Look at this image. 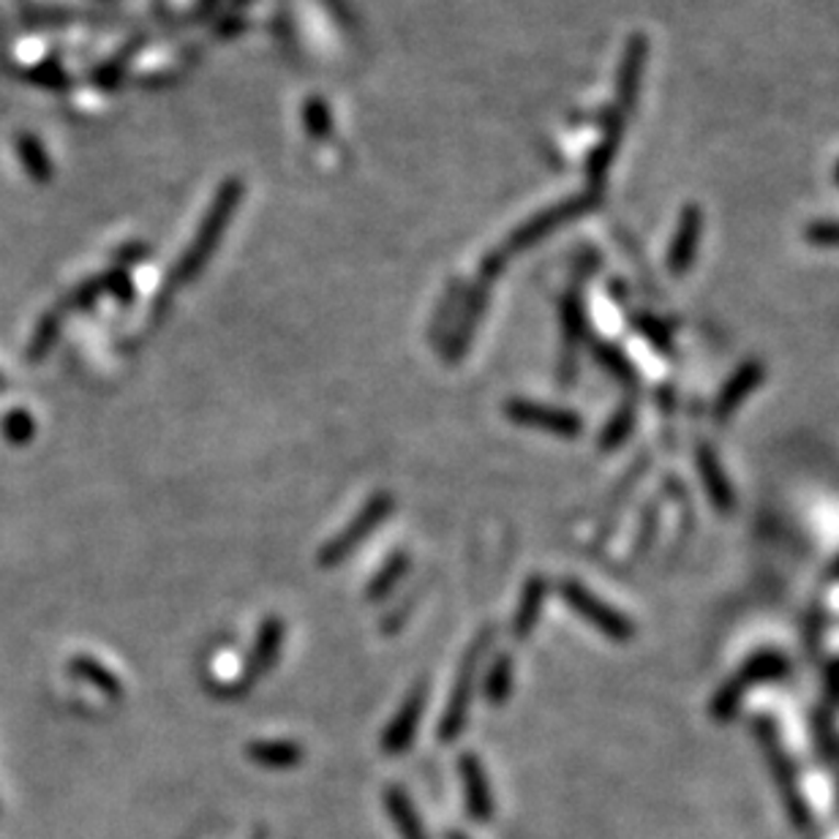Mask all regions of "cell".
<instances>
[{
    "label": "cell",
    "mask_w": 839,
    "mask_h": 839,
    "mask_svg": "<svg viewBox=\"0 0 839 839\" xmlns=\"http://www.w3.org/2000/svg\"><path fill=\"white\" fill-rule=\"evenodd\" d=\"M425 698H428V687H425V681H417L410 696H406V701L401 703L399 712H395V717L390 720L388 731H384V755H404L412 747L425 712Z\"/></svg>",
    "instance_id": "obj_7"
},
{
    "label": "cell",
    "mask_w": 839,
    "mask_h": 839,
    "mask_svg": "<svg viewBox=\"0 0 839 839\" xmlns=\"http://www.w3.org/2000/svg\"><path fill=\"white\" fill-rule=\"evenodd\" d=\"M545 595H548V584L545 578H540V575H535V578H529L524 584L521 600H518V608H516V619H513V635H516L518 641L529 637L531 630L537 628V619H540Z\"/></svg>",
    "instance_id": "obj_14"
},
{
    "label": "cell",
    "mask_w": 839,
    "mask_h": 839,
    "mask_svg": "<svg viewBox=\"0 0 839 839\" xmlns=\"http://www.w3.org/2000/svg\"><path fill=\"white\" fill-rule=\"evenodd\" d=\"M0 430H3V436L11 441V445H25V441L33 436V430H36V425H33V417L27 415V412L14 410L11 415L3 417Z\"/></svg>",
    "instance_id": "obj_24"
},
{
    "label": "cell",
    "mask_w": 839,
    "mask_h": 839,
    "mask_svg": "<svg viewBox=\"0 0 839 839\" xmlns=\"http://www.w3.org/2000/svg\"><path fill=\"white\" fill-rule=\"evenodd\" d=\"M788 674V659L777 652H758L749 657L747 663L738 668V674L723 690L714 696L712 714L717 720H731L742 703V698L752 690L755 685H766V681H777Z\"/></svg>",
    "instance_id": "obj_3"
},
{
    "label": "cell",
    "mask_w": 839,
    "mask_h": 839,
    "mask_svg": "<svg viewBox=\"0 0 839 839\" xmlns=\"http://www.w3.org/2000/svg\"><path fill=\"white\" fill-rule=\"evenodd\" d=\"M393 507H395L393 496L384 494V491L382 494H373L371 499L363 505V510L357 513L355 521L346 524L344 529L333 537V540L324 542L322 551H319V564H322V567H338L341 562H346V559H349L352 553H355L357 548H360L363 542H366L368 537L379 529V526L388 521Z\"/></svg>",
    "instance_id": "obj_2"
},
{
    "label": "cell",
    "mask_w": 839,
    "mask_h": 839,
    "mask_svg": "<svg viewBox=\"0 0 839 839\" xmlns=\"http://www.w3.org/2000/svg\"><path fill=\"white\" fill-rule=\"evenodd\" d=\"M384 807H388L390 820H393V826L399 829L401 839H428L415 804L410 802L404 788L390 785L388 791H384Z\"/></svg>",
    "instance_id": "obj_13"
},
{
    "label": "cell",
    "mask_w": 839,
    "mask_h": 839,
    "mask_svg": "<svg viewBox=\"0 0 839 839\" xmlns=\"http://www.w3.org/2000/svg\"><path fill=\"white\" fill-rule=\"evenodd\" d=\"M835 177H837V183H839V164H837V170H835Z\"/></svg>",
    "instance_id": "obj_32"
},
{
    "label": "cell",
    "mask_w": 839,
    "mask_h": 839,
    "mask_svg": "<svg viewBox=\"0 0 839 839\" xmlns=\"http://www.w3.org/2000/svg\"><path fill=\"white\" fill-rule=\"evenodd\" d=\"M698 469H701V478L703 483H706L709 499L714 502V507H717L720 513H731V507H734V489H731L728 478H725L714 450L698 447Z\"/></svg>",
    "instance_id": "obj_15"
},
{
    "label": "cell",
    "mask_w": 839,
    "mask_h": 839,
    "mask_svg": "<svg viewBox=\"0 0 839 839\" xmlns=\"http://www.w3.org/2000/svg\"><path fill=\"white\" fill-rule=\"evenodd\" d=\"M58 333H60V311H49V314L38 322L36 335H33L31 346H27V360L31 363L42 360V357L53 349L55 341H58Z\"/></svg>",
    "instance_id": "obj_22"
},
{
    "label": "cell",
    "mask_w": 839,
    "mask_h": 839,
    "mask_svg": "<svg viewBox=\"0 0 839 839\" xmlns=\"http://www.w3.org/2000/svg\"><path fill=\"white\" fill-rule=\"evenodd\" d=\"M643 64H646V38L635 36L630 42L628 55H624L622 80H619V112H622V115L630 110L632 104H635V93H637V85H641Z\"/></svg>",
    "instance_id": "obj_17"
},
{
    "label": "cell",
    "mask_w": 839,
    "mask_h": 839,
    "mask_svg": "<svg viewBox=\"0 0 839 839\" xmlns=\"http://www.w3.org/2000/svg\"><path fill=\"white\" fill-rule=\"evenodd\" d=\"M581 341H584V306L573 295L562 309V357H559V382H562V388L573 384L575 371H578Z\"/></svg>",
    "instance_id": "obj_10"
},
{
    "label": "cell",
    "mask_w": 839,
    "mask_h": 839,
    "mask_svg": "<svg viewBox=\"0 0 839 839\" xmlns=\"http://www.w3.org/2000/svg\"><path fill=\"white\" fill-rule=\"evenodd\" d=\"M249 758L265 769H292L303 760V747L287 738H267V742H251Z\"/></svg>",
    "instance_id": "obj_16"
},
{
    "label": "cell",
    "mask_w": 839,
    "mask_h": 839,
    "mask_svg": "<svg viewBox=\"0 0 839 839\" xmlns=\"http://www.w3.org/2000/svg\"><path fill=\"white\" fill-rule=\"evenodd\" d=\"M837 575H839V564H837Z\"/></svg>",
    "instance_id": "obj_33"
},
{
    "label": "cell",
    "mask_w": 839,
    "mask_h": 839,
    "mask_svg": "<svg viewBox=\"0 0 839 839\" xmlns=\"http://www.w3.org/2000/svg\"><path fill=\"white\" fill-rule=\"evenodd\" d=\"M632 423H635V412H632L630 404L622 406V410L611 417V423L606 425V430H602V439H600L602 450H617V447L630 436Z\"/></svg>",
    "instance_id": "obj_23"
},
{
    "label": "cell",
    "mask_w": 839,
    "mask_h": 839,
    "mask_svg": "<svg viewBox=\"0 0 839 839\" xmlns=\"http://www.w3.org/2000/svg\"><path fill=\"white\" fill-rule=\"evenodd\" d=\"M505 415L513 420L516 425H526V428H537L545 430V434L553 436H578L584 423L575 412L559 410V406H545V404H535V401L526 399H510L505 404Z\"/></svg>",
    "instance_id": "obj_6"
},
{
    "label": "cell",
    "mask_w": 839,
    "mask_h": 839,
    "mask_svg": "<svg viewBox=\"0 0 839 839\" xmlns=\"http://www.w3.org/2000/svg\"><path fill=\"white\" fill-rule=\"evenodd\" d=\"M16 150H20V156H22V164L27 166V172H31L36 181H44V177L49 175V166H47V161H44V153H42V148L36 145V139L20 137L16 139Z\"/></svg>",
    "instance_id": "obj_25"
},
{
    "label": "cell",
    "mask_w": 839,
    "mask_h": 839,
    "mask_svg": "<svg viewBox=\"0 0 839 839\" xmlns=\"http://www.w3.org/2000/svg\"><path fill=\"white\" fill-rule=\"evenodd\" d=\"M829 685H831V690H835L839 696V663L829 670Z\"/></svg>",
    "instance_id": "obj_29"
},
{
    "label": "cell",
    "mask_w": 839,
    "mask_h": 839,
    "mask_svg": "<svg viewBox=\"0 0 839 839\" xmlns=\"http://www.w3.org/2000/svg\"><path fill=\"white\" fill-rule=\"evenodd\" d=\"M637 327H641L643 333H646L648 338H652V344H657L659 349H670L668 330H665L659 322H654L652 317H637Z\"/></svg>",
    "instance_id": "obj_28"
},
{
    "label": "cell",
    "mask_w": 839,
    "mask_h": 839,
    "mask_svg": "<svg viewBox=\"0 0 839 839\" xmlns=\"http://www.w3.org/2000/svg\"><path fill=\"white\" fill-rule=\"evenodd\" d=\"M458 774L463 782V802H467L469 818L478 824H489L494 815V796H491V782L485 774L483 760L474 752H467L458 758Z\"/></svg>",
    "instance_id": "obj_8"
},
{
    "label": "cell",
    "mask_w": 839,
    "mask_h": 839,
    "mask_svg": "<svg viewBox=\"0 0 839 839\" xmlns=\"http://www.w3.org/2000/svg\"><path fill=\"white\" fill-rule=\"evenodd\" d=\"M406 570H410V556H406V553H395V556H390V562L384 564V567L379 570V575H373V581L368 584L366 589L368 600H382V597H388L390 591L395 589V584L404 578Z\"/></svg>",
    "instance_id": "obj_20"
},
{
    "label": "cell",
    "mask_w": 839,
    "mask_h": 839,
    "mask_svg": "<svg viewBox=\"0 0 839 839\" xmlns=\"http://www.w3.org/2000/svg\"><path fill=\"white\" fill-rule=\"evenodd\" d=\"M584 208H586V203H570V205H564V208L545 212V216H540L535 223H529L524 232H518L516 238H513V249H526L529 243L540 240L542 234H548L551 229H556L559 223L564 221V218H573L575 212H581Z\"/></svg>",
    "instance_id": "obj_19"
},
{
    "label": "cell",
    "mask_w": 839,
    "mask_h": 839,
    "mask_svg": "<svg viewBox=\"0 0 839 839\" xmlns=\"http://www.w3.org/2000/svg\"><path fill=\"white\" fill-rule=\"evenodd\" d=\"M447 839H469V837L461 835V831H450V835H447Z\"/></svg>",
    "instance_id": "obj_30"
},
{
    "label": "cell",
    "mask_w": 839,
    "mask_h": 839,
    "mask_svg": "<svg viewBox=\"0 0 839 839\" xmlns=\"http://www.w3.org/2000/svg\"><path fill=\"white\" fill-rule=\"evenodd\" d=\"M5 388V377H0V390H3Z\"/></svg>",
    "instance_id": "obj_31"
},
{
    "label": "cell",
    "mask_w": 839,
    "mask_h": 839,
    "mask_svg": "<svg viewBox=\"0 0 839 839\" xmlns=\"http://www.w3.org/2000/svg\"><path fill=\"white\" fill-rule=\"evenodd\" d=\"M758 736L760 742H763V749L769 752V760L771 766L777 769V780H780V788H782V796H785L788 807H791L793 818H796V824H804L807 820V815H804V804L802 798L796 796V788H793V780H791V769H785V758H782L780 752V742H777L774 731H771L769 723H758Z\"/></svg>",
    "instance_id": "obj_12"
},
{
    "label": "cell",
    "mask_w": 839,
    "mask_h": 839,
    "mask_svg": "<svg viewBox=\"0 0 839 839\" xmlns=\"http://www.w3.org/2000/svg\"><path fill=\"white\" fill-rule=\"evenodd\" d=\"M485 698H489V703H494V706H499V703H505L507 698H510L513 692V659L510 654H505V657L496 659L494 665H491L489 676H485Z\"/></svg>",
    "instance_id": "obj_21"
},
{
    "label": "cell",
    "mask_w": 839,
    "mask_h": 839,
    "mask_svg": "<svg viewBox=\"0 0 839 839\" xmlns=\"http://www.w3.org/2000/svg\"><path fill=\"white\" fill-rule=\"evenodd\" d=\"M763 373H766L763 366H760L758 360L744 363V366L738 368L734 377L728 379V384L720 390L717 404H714V417L723 423V420H728L731 415H734L738 406L744 404V399H747V395L752 393V390L758 388L760 382H763Z\"/></svg>",
    "instance_id": "obj_11"
},
{
    "label": "cell",
    "mask_w": 839,
    "mask_h": 839,
    "mask_svg": "<svg viewBox=\"0 0 839 839\" xmlns=\"http://www.w3.org/2000/svg\"><path fill=\"white\" fill-rule=\"evenodd\" d=\"M284 635H287V628H284L281 619L267 617L265 622L260 624V632H256V641H254V646H251V654H249V663H245V668L240 670L238 679L229 681V685L221 687V690H216L218 696H223V698L245 696V692H249L251 687H254L256 681L262 679V676L271 674L273 665L278 663V654H281Z\"/></svg>",
    "instance_id": "obj_4"
},
{
    "label": "cell",
    "mask_w": 839,
    "mask_h": 839,
    "mask_svg": "<svg viewBox=\"0 0 839 839\" xmlns=\"http://www.w3.org/2000/svg\"><path fill=\"white\" fill-rule=\"evenodd\" d=\"M703 234V210L698 205H687L681 210L679 218V229L674 234V243H670L668 251V271L674 276H685L690 271L692 260H696V249L698 240Z\"/></svg>",
    "instance_id": "obj_9"
},
{
    "label": "cell",
    "mask_w": 839,
    "mask_h": 839,
    "mask_svg": "<svg viewBox=\"0 0 839 839\" xmlns=\"http://www.w3.org/2000/svg\"><path fill=\"white\" fill-rule=\"evenodd\" d=\"M559 595L562 600L573 608L578 617H584L591 628H597L602 635H608L611 641L617 643H628L632 635H635V628L624 613H619L617 608L606 606L597 595H591L586 586H581L578 581H564L559 584Z\"/></svg>",
    "instance_id": "obj_5"
},
{
    "label": "cell",
    "mask_w": 839,
    "mask_h": 839,
    "mask_svg": "<svg viewBox=\"0 0 839 839\" xmlns=\"http://www.w3.org/2000/svg\"><path fill=\"white\" fill-rule=\"evenodd\" d=\"M597 360H600L602 366L608 368V371L617 373L622 382H628V384L635 382V371H632V366L628 360H624L622 352H617L613 346H606V344L597 346Z\"/></svg>",
    "instance_id": "obj_26"
},
{
    "label": "cell",
    "mask_w": 839,
    "mask_h": 839,
    "mask_svg": "<svg viewBox=\"0 0 839 839\" xmlns=\"http://www.w3.org/2000/svg\"><path fill=\"white\" fill-rule=\"evenodd\" d=\"M491 641H494V628H485L474 637V643L467 648V654H463L461 665H458L456 685H452L450 698H447V709L439 720V728H436V738H439V742L450 744L467 731L469 712H472L474 685H478L480 665H483L485 652L491 648Z\"/></svg>",
    "instance_id": "obj_1"
},
{
    "label": "cell",
    "mask_w": 839,
    "mask_h": 839,
    "mask_svg": "<svg viewBox=\"0 0 839 839\" xmlns=\"http://www.w3.org/2000/svg\"><path fill=\"white\" fill-rule=\"evenodd\" d=\"M807 240L818 245H839V221H818L809 223Z\"/></svg>",
    "instance_id": "obj_27"
},
{
    "label": "cell",
    "mask_w": 839,
    "mask_h": 839,
    "mask_svg": "<svg viewBox=\"0 0 839 839\" xmlns=\"http://www.w3.org/2000/svg\"><path fill=\"white\" fill-rule=\"evenodd\" d=\"M69 668H71V674L77 676V679H82V681H88V685H93L99 692H104L106 698H123L120 679H117V676L112 674V670L106 668V665L99 663V659L80 654V657L71 659Z\"/></svg>",
    "instance_id": "obj_18"
}]
</instances>
